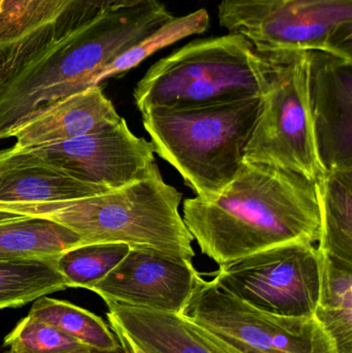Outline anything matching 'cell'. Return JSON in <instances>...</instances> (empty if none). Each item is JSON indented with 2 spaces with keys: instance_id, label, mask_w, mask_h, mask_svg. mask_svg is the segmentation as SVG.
I'll return each instance as SVG.
<instances>
[{
  "instance_id": "5b68a950",
  "label": "cell",
  "mask_w": 352,
  "mask_h": 353,
  "mask_svg": "<svg viewBox=\"0 0 352 353\" xmlns=\"http://www.w3.org/2000/svg\"><path fill=\"white\" fill-rule=\"evenodd\" d=\"M264 63L239 34L198 39L149 68L134 91L140 112L184 109L262 97Z\"/></svg>"
},
{
  "instance_id": "8fae6325",
  "label": "cell",
  "mask_w": 352,
  "mask_h": 353,
  "mask_svg": "<svg viewBox=\"0 0 352 353\" xmlns=\"http://www.w3.org/2000/svg\"><path fill=\"white\" fill-rule=\"evenodd\" d=\"M200 278L192 261L132 245L119 265L90 290L103 301L180 314Z\"/></svg>"
},
{
  "instance_id": "30bf717a",
  "label": "cell",
  "mask_w": 352,
  "mask_h": 353,
  "mask_svg": "<svg viewBox=\"0 0 352 353\" xmlns=\"http://www.w3.org/2000/svg\"><path fill=\"white\" fill-rule=\"evenodd\" d=\"M43 165L76 180L116 190L158 169L152 143L132 134L124 118L96 132L27 149L0 151V168Z\"/></svg>"
},
{
  "instance_id": "7a4b0ae2",
  "label": "cell",
  "mask_w": 352,
  "mask_h": 353,
  "mask_svg": "<svg viewBox=\"0 0 352 353\" xmlns=\"http://www.w3.org/2000/svg\"><path fill=\"white\" fill-rule=\"evenodd\" d=\"M174 18L158 0L112 10L20 57L0 56V140L50 105L99 86L107 64Z\"/></svg>"
},
{
  "instance_id": "7c38bea8",
  "label": "cell",
  "mask_w": 352,
  "mask_h": 353,
  "mask_svg": "<svg viewBox=\"0 0 352 353\" xmlns=\"http://www.w3.org/2000/svg\"><path fill=\"white\" fill-rule=\"evenodd\" d=\"M307 92L318 161L324 171H352V61L306 51Z\"/></svg>"
},
{
  "instance_id": "cb8c5ba5",
  "label": "cell",
  "mask_w": 352,
  "mask_h": 353,
  "mask_svg": "<svg viewBox=\"0 0 352 353\" xmlns=\"http://www.w3.org/2000/svg\"><path fill=\"white\" fill-rule=\"evenodd\" d=\"M3 344L16 353H68L89 348L53 325L29 315L6 336Z\"/></svg>"
},
{
  "instance_id": "6da1fadb",
  "label": "cell",
  "mask_w": 352,
  "mask_h": 353,
  "mask_svg": "<svg viewBox=\"0 0 352 353\" xmlns=\"http://www.w3.org/2000/svg\"><path fill=\"white\" fill-rule=\"evenodd\" d=\"M183 221L202 252L219 265L320 238L315 182L267 163L245 161L216 196L186 199Z\"/></svg>"
},
{
  "instance_id": "277c9868",
  "label": "cell",
  "mask_w": 352,
  "mask_h": 353,
  "mask_svg": "<svg viewBox=\"0 0 352 353\" xmlns=\"http://www.w3.org/2000/svg\"><path fill=\"white\" fill-rule=\"evenodd\" d=\"M262 97L234 103L144 110L145 130L161 159L173 165L196 196H216L245 163L246 148Z\"/></svg>"
},
{
  "instance_id": "8992f818",
  "label": "cell",
  "mask_w": 352,
  "mask_h": 353,
  "mask_svg": "<svg viewBox=\"0 0 352 353\" xmlns=\"http://www.w3.org/2000/svg\"><path fill=\"white\" fill-rule=\"evenodd\" d=\"M258 53L266 89L245 161L282 168L316 182L324 171L316 153L308 103L306 51Z\"/></svg>"
},
{
  "instance_id": "d6986e66",
  "label": "cell",
  "mask_w": 352,
  "mask_h": 353,
  "mask_svg": "<svg viewBox=\"0 0 352 353\" xmlns=\"http://www.w3.org/2000/svg\"><path fill=\"white\" fill-rule=\"evenodd\" d=\"M315 184L320 211L318 250L352 261V171H324Z\"/></svg>"
},
{
  "instance_id": "2e32d148",
  "label": "cell",
  "mask_w": 352,
  "mask_h": 353,
  "mask_svg": "<svg viewBox=\"0 0 352 353\" xmlns=\"http://www.w3.org/2000/svg\"><path fill=\"white\" fill-rule=\"evenodd\" d=\"M105 192L43 165L0 168V203H62Z\"/></svg>"
},
{
  "instance_id": "44dd1931",
  "label": "cell",
  "mask_w": 352,
  "mask_h": 353,
  "mask_svg": "<svg viewBox=\"0 0 352 353\" xmlns=\"http://www.w3.org/2000/svg\"><path fill=\"white\" fill-rule=\"evenodd\" d=\"M28 315L53 325L88 347L99 350L121 347L115 333L103 319L66 301L41 296L33 302Z\"/></svg>"
},
{
  "instance_id": "5bb4252c",
  "label": "cell",
  "mask_w": 352,
  "mask_h": 353,
  "mask_svg": "<svg viewBox=\"0 0 352 353\" xmlns=\"http://www.w3.org/2000/svg\"><path fill=\"white\" fill-rule=\"evenodd\" d=\"M101 85L70 95L21 126L12 148L27 149L78 138L120 120Z\"/></svg>"
},
{
  "instance_id": "9c48e42d",
  "label": "cell",
  "mask_w": 352,
  "mask_h": 353,
  "mask_svg": "<svg viewBox=\"0 0 352 353\" xmlns=\"http://www.w3.org/2000/svg\"><path fill=\"white\" fill-rule=\"evenodd\" d=\"M219 288L254 309L285 317L314 316L322 256L311 243H291L219 265Z\"/></svg>"
},
{
  "instance_id": "7402d4cb",
  "label": "cell",
  "mask_w": 352,
  "mask_h": 353,
  "mask_svg": "<svg viewBox=\"0 0 352 353\" xmlns=\"http://www.w3.org/2000/svg\"><path fill=\"white\" fill-rule=\"evenodd\" d=\"M130 251L124 243H82L58 255V272L70 288L90 290L103 280Z\"/></svg>"
},
{
  "instance_id": "ba28073f",
  "label": "cell",
  "mask_w": 352,
  "mask_h": 353,
  "mask_svg": "<svg viewBox=\"0 0 352 353\" xmlns=\"http://www.w3.org/2000/svg\"><path fill=\"white\" fill-rule=\"evenodd\" d=\"M182 317L239 353H338L315 317H285L254 309L200 278Z\"/></svg>"
},
{
  "instance_id": "4316f807",
  "label": "cell",
  "mask_w": 352,
  "mask_h": 353,
  "mask_svg": "<svg viewBox=\"0 0 352 353\" xmlns=\"http://www.w3.org/2000/svg\"><path fill=\"white\" fill-rule=\"evenodd\" d=\"M2 0H0V3H1Z\"/></svg>"
},
{
  "instance_id": "ac0fdd59",
  "label": "cell",
  "mask_w": 352,
  "mask_h": 353,
  "mask_svg": "<svg viewBox=\"0 0 352 353\" xmlns=\"http://www.w3.org/2000/svg\"><path fill=\"white\" fill-rule=\"evenodd\" d=\"M320 252L322 283L314 317L332 338L337 352L352 353V261Z\"/></svg>"
},
{
  "instance_id": "ffe728a7",
  "label": "cell",
  "mask_w": 352,
  "mask_h": 353,
  "mask_svg": "<svg viewBox=\"0 0 352 353\" xmlns=\"http://www.w3.org/2000/svg\"><path fill=\"white\" fill-rule=\"evenodd\" d=\"M57 257L0 261V309L19 308L70 288L56 267Z\"/></svg>"
},
{
  "instance_id": "e0dca14e",
  "label": "cell",
  "mask_w": 352,
  "mask_h": 353,
  "mask_svg": "<svg viewBox=\"0 0 352 353\" xmlns=\"http://www.w3.org/2000/svg\"><path fill=\"white\" fill-rule=\"evenodd\" d=\"M84 241L70 228L35 216L0 219V261L55 257Z\"/></svg>"
},
{
  "instance_id": "484cf974",
  "label": "cell",
  "mask_w": 352,
  "mask_h": 353,
  "mask_svg": "<svg viewBox=\"0 0 352 353\" xmlns=\"http://www.w3.org/2000/svg\"><path fill=\"white\" fill-rule=\"evenodd\" d=\"M4 353H16L10 352V350H8V352H4ZM68 353H130L128 352V350H126L125 347H124L123 345H121V347L118 348V350H95V348L89 347L86 348V350H80V352H68Z\"/></svg>"
},
{
  "instance_id": "3957f363",
  "label": "cell",
  "mask_w": 352,
  "mask_h": 353,
  "mask_svg": "<svg viewBox=\"0 0 352 353\" xmlns=\"http://www.w3.org/2000/svg\"><path fill=\"white\" fill-rule=\"evenodd\" d=\"M182 193L156 169L120 189L62 203H0V219L47 218L72 230L84 243L145 245L192 261L194 236L179 213Z\"/></svg>"
},
{
  "instance_id": "d4e9b609",
  "label": "cell",
  "mask_w": 352,
  "mask_h": 353,
  "mask_svg": "<svg viewBox=\"0 0 352 353\" xmlns=\"http://www.w3.org/2000/svg\"><path fill=\"white\" fill-rule=\"evenodd\" d=\"M110 325H111V330H113L114 333H115L116 337H117L118 341L120 342L121 345H123L126 350H128L130 353H147L144 350L140 347L132 338L128 337L125 333L121 331L119 327L117 325H115L114 323H111L109 321Z\"/></svg>"
},
{
  "instance_id": "52a82bcc",
  "label": "cell",
  "mask_w": 352,
  "mask_h": 353,
  "mask_svg": "<svg viewBox=\"0 0 352 353\" xmlns=\"http://www.w3.org/2000/svg\"><path fill=\"white\" fill-rule=\"evenodd\" d=\"M218 20L258 52L322 51L352 61V0H222Z\"/></svg>"
},
{
  "instance_id": "4fadbf2b",
  "label": "cell",
  "mask_w": 352,
  "mask_h": 353,
  "mask_svg": "<svg viewBox=\"0 0 352 353\" xmlns=\"http://www.w3.org/2000/svg\"><path fill=\"white\" fill-rule=\"evenodd\" d=\"M146 0H2L0 56L20 57L112 10Z\"/></svg>"
},
{
  "instance_id": "9a60e30c",
  "label": "cell",
  "mask_w": 352,
  "mask_h": 353,
  "mask_svg": "<svg viewBox=\"0 0 352 353\" xmlns=\"http://www.w3.org/2000/svg\"><path fill=\"white\" fill-rule=\"evenodd\" d=\"M105 302L109 321L147 353H214L180 314Z\"/></svg>"
},
{
  "instance_id": "603a6c76",
  "label": "cell",
  "mask_w": 352,
  "mask_h": 353,
  "mask_svg": "<svg viewBox=\"0 0 352 353\" xmlns=\"http://www.w3.org/2000/svg\"><path fill=\"white\" fill-rule=\"evenodd\" d=\"M210 26V17L204 8L191 12L187 16L174 17L171 21L145 37L140 43L118 56L111 63L107 64L96 76V84L103 81L123 74L138 65L143 60L158 50L177 43L194 34H202Z\"/></svg>"
}]
</instances>
